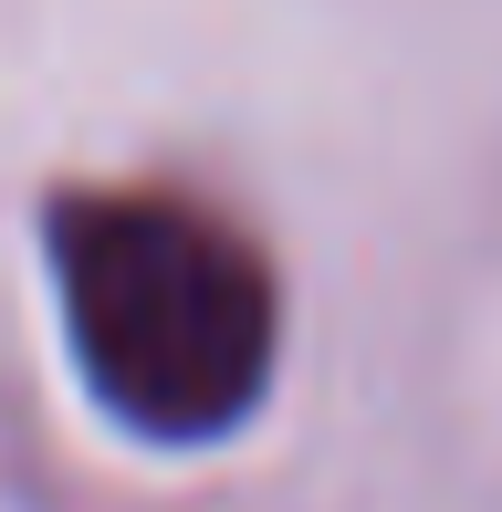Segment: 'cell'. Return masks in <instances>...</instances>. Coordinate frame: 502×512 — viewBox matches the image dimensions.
<instances>
[{"instance_id": "1", "label": "cell", "mask_w": 502, "mask_h": 512, "mask_svg": "<svg viewBox=\"0 0 502 512\" xmlns=\"http://www.w3.org/2000/svg\"><path fill=\"white\" fill-rule=\"evenodd\" d=\"M74 366L126 429L220 439L272 387V272L178 189H74L53 209Z\"/></svg>"}]
</instances>
